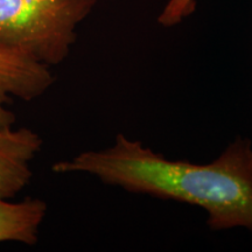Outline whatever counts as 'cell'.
<instances>
[{
    "mask_svg": "<svg viewBox=\"0 0 252 252\" xmlns=\"http://www.w3.org/2000/svg\"><path fill=\"white\" fill-rule=\"evenodd\" d=\"M41 147V137L30 128L0 130V200H12L30 184L31 162Z\"/></svg>",
    "mask_w": 252,
    "mask_h": 252,
    "instance_id": "obj_4",
    "label": "cell"
},
{
    "mask_svg": "<svg viewBox=\"0 0 252 252\" xmlns=\"http://www.w3.org/2000/svg\"><path fill=\"white\" fill-rule=\"evenodd\" d=\"M98 0H0V49L60 64L70 54L76 28Z\"/></svg>",
    "mask_w": 252,
    "mask_h": 252,
    "instance_id": "obj_2",
    "label": "cell"
},
{
    "mask_svg": "<svg viewBox=\"0 0 252 252\" xmlns=\"http://www.w3.org/2000/svg\"><path fill=\"white\" fill-rule=\"evenodd\" d=\"M53 82L48 65L26 54L0 49V130L12 128L17 121L15 113L7 108L12 99L39 98Z\"/></svg>",
    "mask_w": 252,
    "mask_h": 252,
    "instance_id": "obj_3",
    "label": "cell"
},
{
    "mask_svg": "<svg viewBox=\"0 0 252 252\" xmlns=\"http://www.w3.org/2000/svg\"><path fill=\"white\" fill-rule=\"evenodd\" d=\"M196 9V0H168L158 18V23L163 27H173L190 17Z\"/></svg>",
    "mask_w": 252,
    "mask_h": 252,
    "instance_id": "obj_6",
    "label": "cell"
},
{
    "mask_svg": "<svg viewBox=\"0 0 252 252\" xmlns=\"http://www.w3.org/2000/svg\"><path fill=\"white\" fill-rule=\"evenodd\" d=\"M46 213L47 204L39 198H26L20 202L0 200V243L34 245L39 239Z\"/></svg>",
    "mask_w": 252,
    "mask_h": 252,
    "instance_id": "obj_5",
    "label": "cell"
},
{
    "mask_svg": "<svg viewBox=\"0 0 252 252\" xmlns=\"http://www.w3.org/2000/svg\"><path fill=\"white\" fill-rule=\"evenodd\" d=\"M55 173H88L130 193L196 206L213 231H252V144L238 137L209 163L169 160L123 134L102 151L53 165Z\"/></svg>",
    "mask_w": 252,
    "mask_h": 252,
    "instance_id": "obj_1",
    "label": "cell"
}]
</instances>
